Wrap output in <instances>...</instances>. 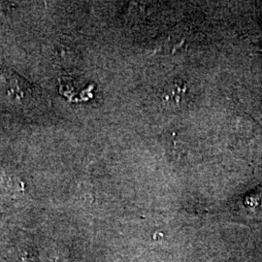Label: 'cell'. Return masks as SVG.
<instances>
[{"mask_svg":"<svg viewBox=\"0 0 262 262\" xmlns=\"http://www.w3.org/2000/svg\"><path fill=\"white\" fill-rule=\"evenodd\" d=\"M0 94L10 103L25 109L43 106L48 100L47 94L42 89L11 69H3L0 73Z\"/></svg>","mask_w":262,"mask_h":262,"instance_id":"1","label":"cell"}]
</instances>
